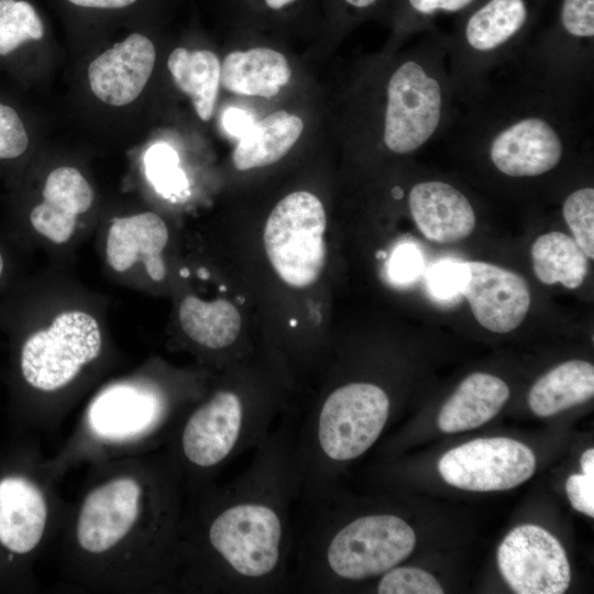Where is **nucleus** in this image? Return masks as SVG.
Here are the masks:
<instances>
[{
  "label": "nucleus",
  "mask_w": 594,
  "mask_h": 594,
  "mask_svg": "<svg viewBox=\"0 0 594 594\" xmlns=\"http://www.w3.org/2000/svg\"><path fill=\"white\" fill-rule=\"evenodd\" d=\"M481 0H404L406 32L429 30L439 14H463ZM404 22V23H405Z\"/></svg>",
  "instance_id": "obj_29"
},
{
  "label": "nucleus",
  "mask_w": 594,
  "mask_h": 594,
  "mask_svg": "<svg viewBox=\"0 0 594 594\" xmlns=\"http://www.w3.org/2000/svg\"><path fill=\"white\" fill-rule=\"evenodd\" d=\"M442 479L452 486L472 492L514 488L536 471L535 453L510 438H480L462 443L439 460Z\"/></svg>",
  "instance_id": "obj_9"
},
{
  "label": "nucleus",
  "mask_w": 594,
  "mask_h": 594,
  "mask_svg": "<svg viewBox=\"0 0 594 594\" xmlns=\"http://www.w3.org/2000/svg\"><path fill=\"white\" fill-rule=\"evenodd\" d=\"M502 576L518 594H561L571 581V569L559 540L537 525L514 528L497 550Z\"/></svg>",
  "instance_id": "obj_10"
},
{
  "label": "nucleus",
  "mask_w": 594,
  "mask_h": 594,
  "mask_svg": "<svg viewBox=\"0 0 594 594\" xmlns=\"http://www.w3.org/2000/svg\"><path fill=\"white\" fill-rule=\"evenodd\" d=\"M296 0H265L266 6L272 10H280Z\"/></svg>",
  "instance_id": "obj_37"
},
{
  "label": "nucleus",
  "mask_w": 594,
  "mask_h": 594,
  "mask_svg": "<svg viewBox=\"0 0 594 594\" xmlns=\"http://www.w3.org/2000/svg\"><path fill=\"white\" fill-rule=\"evenodd\" d=\"M43 35V23L29 2L0 0V55H8L21 44L38 41Z\"/></svg>",
  "instance_id": "obj_26"
},
{
  "label": "nucleus",
  "mask_w": 594,
  "mask_h": 594,
  "mask_svg": "<svg viewBox=\"0 0 594 594\" xmlns=\"http://www.w3.org/2000/svg\"><path fill=\"white\" fill-rule=\"evenodd\" d=\"M141 493L131 477L114 479L89 493L76 527L80 547L100 553L118 543L135 522Z\"/></svg>",
  "instance_id": "obj_12"
},
{
  "label": "nucleus",
  "mask_w": 594,
  "mask_h": 594,
  "mask_svg": "<svg viewBox=\"0 0 594 594\" xmlns=\"http://www.w3.org/2000/svg\"><path fill=\"white\" fill-rule=\"evenodd\" d=\"M415 546L414 529L393 514L363 515L334 527L318 519L301 552L304 586L326 592L332 582L382 575Z\"/></svg>",
  "instance_id": "obj_3"
},
{
  "label": "nucleus",
  "mask_w": 594,
  "mask_h": 594,
  "mask_svg": "<svg viewBox=\"0 0 594 594\" xmlns=\"http://www.w3.org/2000/svg\"><path fill=\"white\" fill-rule=\"evenodd\" d=\"M163 415L160 398L145 388L116 385L91 403L88 421L99 437L123 440L154 428Z\"/></svg>",
  "instance_id": "obj_15"
},
{
  "label": "nucleus",
  "mask_w": 594,
  "mask_h": 594,
  "mask_svg": "<svg viewBox=\"0 0 594 594\" xmlns=\"http://www.w3.org/2000/svg\"><path fill=\"white\" fill-rule=\"evenodd\" d=\"M593 395V364L570 360L550 370L532 385L528 405L535 415L549 417L585 403Z\"/></svg>",
  "instance_id": "obj_22"
},
{
  "label": "nucleus",
  "mask_w": 594,
  "mask_h": 594,
  "mask_svg": "<svg viewBox=\"0 0 594 594\" xmlns=\"http://www.w3.org/2000/svg\"><path fill=\"white\" fill-rule=\"evenodd\" d=\"M380 594H442L437 579L416 566H394L384 574L376 588Z\"/></svg>",
  "instance_id": "obj_28"
},
{
  "label": "nucleus",
  "mask_w": 594,
  "mask_h": 594,
  "mask_svg": "<svg viewBox=\"0 0 594 594\" xmlns=\"http://www.w3.org/2000/svg\"><path fill=\"white\" fill-rule=\"evenodd\" d=\"M178 317L184 332L210 350H222L235 342L241 331V316L224 299L205 301L195 296L180 304Z\"/></svg>",
  "instance_id": "obj_24"
},
{
  "label": "nucleus",
  "mask_w": 594,
  "mask_h": 594,
  "mask_svg": "<svg viewBox=\"0 0 594 594\" xmlns=\"http://www.w3.org/2000/svg\"><path fill=\"white\" fill-rule=\"evenodd\" d=\"M304 130L302 120L285 110H277L254 122L240 136L232 154L237 169L272 165L283 158L295 145Z\"/></svg>",
  "instance_id": "obj_21"
},
{
  "label": "nucleus",
  "mask_w": 594,
  "mask_h": 594,
  "mask_svg": "<svg viewBox=\"0 0 594 594\" xmlns=\"http://www.w3.org/2000/svg\"><path fill=\"white\" fill-rule=\"evenodd\" d=\"M43 202L33 208V228L55 243L67 242L77 223V216L86 212L94 199L90 185L74 167L52 170L45 182Z\"/></svg>",
  "instance_id": "obj_16"
},
{
  "label": "nucleus",
  "mask_w": 594,
  "mask_h": 594,
  "mask_svg": "<svg viewBox=\"0 0 594 594\" xmlns=\"http://www.w3.org/2000/svg\"><path fill=\"white\" fill-rule=\"evenodd\" d=\"M488 101L474 109L463 139L480 144L503 176L528 179L553 172L581 139L575 106L530 84Z\"/></svg>",
  "instance_id": "obj_2"
},
{
  "label": "nucleus",
  "mask_w": 594,
  "mask_h": 594,
  "mask_svg": "<svg viewBox=\"0 0 594 594\" xmlns=\"http://www.w3.org/2000/svg\"><path fill=\"white\" fill-rule=\"evenodd\" d=\"M292 70L286 57L268 47L229 53L220 72V84L230 92L272 98L286 86Z\"/></svg>",
  "instance_id": "obj_20"
},
{
  "label": "nucleus",
  "mask_w": 594,
  "mask_h": 594,
  "mask_svg": "<svg viewBox=\"0 0 594 594\" xmlns=\"http://www.w3.org/2000/svg\"><path fill=\"white\" fill-rule=\"evenodd\" d=\"M296 420H278L246 468L222 492L206 527L216 584L232 593H273L288 585L293 508L302 496Z\"/></svg>",
  "instance_id": "obj_1"
},
{
  "label": "nucleus",
  "mask_w": 594,
  "mask_h": 594,
  "mask_svg": "<svg viewBox=\"0 0 594 594\" xmlns=\"http://www.w3.org/2000/svg\"><path fill=\"white\" fill-rule=\"evenodd\" d=\"M466 279L461 290L477 322L496 333L520 326L530 308L528 283L519 274L480 261L464 262Z\"/></svg>",
  "instance_id": "obj_11"
},
{
  "label": "nucleus",
  "mask_w": 594,
  "mask_h": 594,
  "mask_svg": "<svg viewBox=\"0 0 594 594\" xmlns=\"http://www.w3.org/2000/svg\"><path fill=\"white\" fill-rule=\"evenodd\" d=\"M70 3L86 8L120 9L134 3L136 0H67Z\"/></svg>",
  "instance_id": "obj_34"
},
{
  "label": "nucleus",
  "mask_w": 594,
  "mask_h": 594,
  "mask_svg": "<svg viewBox=\"0 0 594 594\" xmlns=\"http://www.w3.org/2000/svg\"><path fill=\"white\" fill-rule=\"evenodd\" d=\"M167 67L176 86L191 98L196 113L202 121L211 119L220 85L221 64L208 50L189 52L175 48Z\"/></svg>",
  "instance_id": "obj_23"
},
{
  "label": "nucleus",
  "mask_w": 594,
  "mask_h": 594,
  "mask_svg": "<svg viewBox=\"0 0 594 594\" xmlns=\"http://www.w3.org/2000/svg\"><path fill=\"white\" fill-rule=\"evenodd\" d=\"M100 350L97 320L82 311H66L28 338L21 351V371L32 387L53 392L72 382Z\"/></svg>",
  "instance_id": "obj_8"
},
{
  "label": "nucleus",
  "mask_w": 594,
  "mask_h": 594,
  "mask_svg": "<svg viewBox=\"0 0 594 594\" xmlns=\"http://www.w3.org/2000/svg\"><path fill=\"white\" fill-rule=\"evenodd\" d=\"M345 4L356 11H364L375 6L380 0H343Z\"/></svg>",
  "instance_id": "obj_36"
},
{
  "label": "nucleus",
  "mask_w": 594,
  "mask_h": 594,
  "mask_svg": "<svg viewBox=\"0 0 594 594\" xmlns=\"http://www.w3.org/2000/svg\"><path fill=\"white\" fill-rule=\"evenodd\" d=\"M565 491L574 509L594 517V474L570 475L565 483Z\"/></svg>",
  "instance_id": "obj_32"
},
{
  "label": "nucleus",
  "mask_w": 594,
  "mask_h": 594,
  "mask_svg": "<svg viewBox=\"0 0 594 594\" xmlns=\"http://www.w3.org/2000/svg\"><path fill=\"white\" fill-rule=\"evenodd\" d=\"M465 279V263L447 260L433 266L429 275V286L435 295L450 298L461 294Z\"/></svg>",
  "instance_id": "obj_31"
},
{
  "label": "nucleus",
  "mask_w": 594,
  "mask_h": 594,
  "mask_svg": "<svg viewBox=\"0 0 594 594\" xmlns=\"http://www.w3.org/2000/svg\"><path fill=\"white\" fill-rule=\"evenodd\" d=\"M155 57L151 40L130 34L90 63L88 79L94 95L117 107L134 101L152 75Z\"/></svg>",
  "instance_id": "obj_13"
},
{
  "label": "nucleus",
  "mask_w": 594,
  "mask_h": 594,
  "mask_svg": "<svg viewBox=\"0 0 594 594\" xmlns=\"http://www.w3.org/2000/svg\"><path fill=\"white\" fill-rule=\"evenodd\" d=\"M46 516V502L34 483L21 476L0 481V543L8 550H33L43 536Z\"/></svg>",
  "instance_id": "obj_18"
},
{
  "label": "nucleus",
  "mask_w": 594,
  "mask_h": 594,
  "mask_svg": "<svg viewBox=\"0 0 594 594\" xmlns=\"http://www.w3.org/2000/svg\"><path fill=\"white\" fill-rule=\"evenodd\" d=\"M327 217L319 198L294 191L271 211L263 242L275 273L287 285L305 288L320 276L326 261Z\"/></svg>",
  "instance_id": "obj_7"
},
{
  "label": "nucleus",
  "mask_w": 594,
  "mask_h": 594,
  "mask_svg": "<svg viewBox=\"0 0 594 594\" xmlns=\"http://www.w3.org/2000/svg\"><path fill=\"white\" fill-rule=\"evenodd\" d=\"M167 241V227L154 212L118 218L113 220L108 231L107 261L114 271L120 273L141 261L151 278L161 280L165 275L161 253Z\"/></svg>",
  "instance_id": "obj_17"
},
{
  "label": "nucleus",
  "mask_w": 594,
  "mask_h": 594,
  "mask_svg": "<svg viewBox=\"0 0 594 594\" xmlns=\"http://www.w3.org/2000/svg\"><path fill=\"white\" fill-rule=\"evenodd\" d=\"M29 136L15 110L0 102V158L11 160L22 155Z\"/></svg>",
  "instance_id": "obj_30"
},
{
  "label": "nucleus",
  "mask_w": 594,
  "mask_h": 594,
  "mask_svg": "<svg viewBox=\"0 0 594 594\" xmlns=\"http://www.w3.org/2000/svg\"><path fill=\"white\" fill-rule=\"evenodd\" d=\"M410 216L430 241L448 244L464 240L476 224L475 210L466 195L449 182L415 183L407 196Z\"/></svg>",
  "instance_id": "obj_14"
},
{
  "label": "nucleus",
  "mask_w": 594,
  "mask_h": 594,
  "mask_svg": "<svg viewBox=\"0 0 594 594\" xmlns=\"http://www.w3.org/2000/svg\"><path fill=\"white\" fill-rule=\"evenodd\" d=\"M543 0H481L446 36L449 72L460 99H474L491 72L510 57L535 24Z\"/></svg>",
  "instance_id": "obj_4"
},
{
  "label": "nucleus",
  "mask_w": 594,
  "mask_h": 594,
  "mask_svg": "<svg viewBox=\"0 0 594 594\" xmlns=\"http://www.w3.org/2000/svg\"><path fill=\"white\" fill-rule=\"evenodd\" d=\"M509 398L499 377L475 372L466 376L441 407L437 424L446 433L475 429L493 419Z\"/></svg>",
  "instance_id": "obj_19"
},
{
  "label": "nucleus",
  "mask_w": 594,
  "mask_h": 594,
  "mask_svg": "<svg viewBox=\"0 0 594 594\" xmlns=\"http://www.w3.org/2000/svg\"><path fill=\"white\" fill-rule=\"evenodd\" d=\"M562 216L573 239L590 258H594V188L580 187L563 200Z\"/></svg>",
  "instance_id": "obj_27"
},
{
  "label": "nucleus",
  "mask_w": 594,
  "mask_h": 594,
  "mask_svg": "<svg viewBox=\"0 0 594 594\" xmlns=\"http://www.w3.org/2000/svg\"><path fill=\"white\" fill-rule=\"evenodd\" d=\"M275 409L271 403L250 402L234 388L212 394L186 420L180 450L198 469L221 466L254 449L273 429Z\"/></svg>",
  "instance_id": "obj_5"
},
{
  "label": "nucleus",
  "mask_w": 594,
  "mask_h": 594,
  "mask_svg": "<svg viewBox=\"0 0 594 594\" xmlns=\"http://www.w3.org/2000/svg\"><path fill=\"white\" fill-rule=\"evenodd\" d=\"M582 473L594 474V450L587 449L580 460Z\"/></svg>",
  "instance_id": "obj_35"
},
{
  "label": "nucleus",
  "mask_w": 594,
  "mask_h": 594,
  "mask_svg": "<svg viewBox=\"0 0 594 594\" xmlns=\"http://www.w3.org/2000/svg\"><path fill=\"white\" fill-rule=\"evenodd\" d=\"M531 260L536 277L547 285L560 283L569 289H576L588 272V257L574 239L559 231L536 239Z\"/></svg>",
  "instance_id": "obj_25"
},
{
  "label": "nucleus",
  "mask_w": 594,
  "mask_h": 594,
  "mask_svg": "<svg viewBox=\"0 0 594 594\" xmlns=\"http://www.w3.org/2000/svg\"><path fill=\"white\" fill-rule=\"evenodd\" d=\"M421 256L411 245H406L397 254L395 273L399 278H411L418 272Z\"/></svg>",
  "instance_id": "obj_33"
},
{
  "label": "nucleus",
  "mask_w": 594,
  "mask_h": 594,
  "mask_svg": "<svg viewBox=\"0 0 594 594\" xmlns=\"http://www.w3.org/2000/svg\"><path fill=\"white\" fill-rule=\"evenodd\" d=\"M2 271H3V257H2V255L0 253V276L2 274Z\"/></svg>",
  "instance_id": "obj_38"
},
{
  "label": "nucleus",
  "mask_w": 594,
  "mask_h": 594,
  "mask_svg": "<svg viewBox=\"0 0 594 594\" xmlns=\"http://www.w3.org/2000/svg\"><path fill=\"white\" fill-rule=\"evenodd\" d=\"M527 59L530 85L575 106L593 80L594 0H561Z\"/></svg>",
  "instance_id": "obj_6"
}]
</instances>
